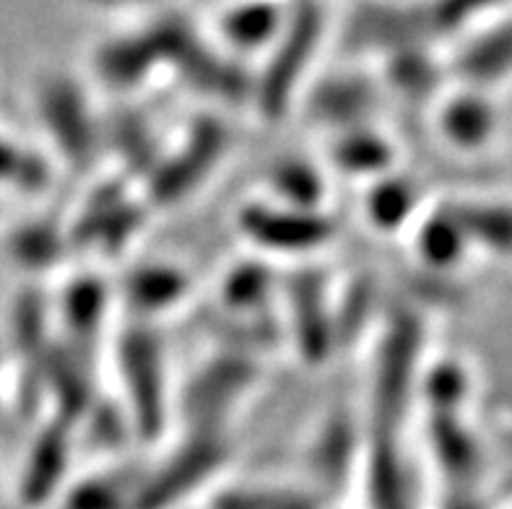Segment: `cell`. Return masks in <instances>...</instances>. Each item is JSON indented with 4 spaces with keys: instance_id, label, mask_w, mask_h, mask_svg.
<instances>
[{
    "instance_id": "cell-7",
    "label": "cell",
    "mask_w": 512,
    "mask_h": 509,
    "mask_svg": "<svg viewBox=\"0 0 512 509\" xmlns=\"http://www.w3.org/2000/svg\"><path fill=\"white\" fill-rule=\"evenodd\" d=\"M47 180L50 172L42 156L26 149L24 143L13 141L6 133H0V190L37 193L47 185Z\"/></svg>"
},
{
    "instance_id": "cell-8",
    "label": "cell",
    "mask_w": 512,
    "mask_h": 509,
    "mask_svg": "<svg viewBox=\"0 0 512 509\" xmlns=\"http://www.w3.org/2000/svg\"><path fill=\"white\" fill-rule=\"evenodd\" d=\"M372 107V89L357 78L331 81L323 91L315 94V115L331 123H359L362 115Z\"/></svg>"
},
{
    "instance_id": "cell-11",
    "label": "cell",
    "mask_w": 512,
    "mask_h": 509,
    "mask_svg": "<svg viewBox=\"0 0 512 509\" xmlns=\"http://www.w3.org/2000/svg\"><path fill=\"white\" fill-rule=\"evenodd\" d=\"M276 190L289 200L292 208L315 211V200L320 193V177L305 164H284L276 172Z\"/></svg>"
},
{
    "instance_id": "cell-2",
    "label": "cell",
    "mask_w": 512,
    "mask_h": 509,
    "mask_svg": "<svg viewBox=\"0 0 512 509\" xmlns=\"http://www.w3.org/2000/svg\"><path fill=\"white\" fill-rule=\"evenodd\" d=\"M320 6L310 3L305 8H299L297 16L289 19L284 34L276 42V55L271 60V71L268 78L260 86L258 97L263 104V115L279 117L286 107V99L294 94V84L299 81V68H305L310 63V55L318 47L320 37Z\"/></svg>"
},
{
    "instance_id": "cell-1",
    "label": "cell",
    "mask_w": 512,
    "mask_h": 509,
    "mask_svg": "<svg viewBox=\"0 0 512 509\" xmlns=\"http://www.w3.org/2000/svg\"><path fill=\"white\" fill-rule=\"evenodd\" d=\"M39 123L45 125L47 136L60 149V156L71 164H84L94 151V123L89 107L71 78H42L34 94Z\"/></svg>"
},
{
    "instance_id": "cell-6",
    "label": "cell",
    "mask_w": 512,
    "mask_h": 509,
    "mask_svg": "<svg viewBox=\"0 0 512 509\" xmlns=\"http://www.w3.org/2000/svg\"><path fill=\"white\" fill-rule=\"evenodd\" d=\"M65 465V442L58 434H45L34 447L21 473V502L42 504L60 489Z\"/></svg>"
},
{
    "instance_id": "cell-5",
    "label": "cell",
    "mask_w": 512,
    "mask_h": 509,
    "mask_svg": "<svg viewBox=\"0 0 512 509\" xmlns=\"http://www.w3.org/2000/svg\"><path fill=\"white\" fill-rule=\"evenodd\" d=\"M128 351V385L130 395L136 400L138 419L146 429H156L159 421V361H156V346L149 336H133Z\"/></svg>"
},
{
    "instance_id": "cell-9",
    "label": "cell",
    "mask_w": 512,
    "mask_h": 509,
    "mask_svg": "<svg viewBox=\"0 0 512 509\" xmlns=\"http://www.w3.org/2000/svg\"><path fill=\"white\" fill-rule=\"evenodd\" d=\"M333 159L346 172H377L390 162V146L375 133L351 130L336 143Z\"/></svg>"
},
{
    "instance_id": "cell-3",
    "label": "cell",
    "mask_w": 512,
    "mask_h": 509,
    "mask_svg": "<svg viewBox=\"0 0 512 509\" xmlns=\"http://www.w3.org/2000/svg\"><path fill=\"white\" fill-rule=\"evenodd\" d=\"M242 232L250 234L253 242L271 250H312L328 242L333 234L331 221L323 213L305 208H268L253 206L242 211Z\"/></svg>"
},
{
    "instance_id": "cell-13",
    "label": "cell",
    "mask_w": 512,
    "mask_h": 509,
    "mask_svg": "<svg viewBox=\"0 0 512 509\" xmlns=\"http://www.w3.org/2000/svg\"><path fill=\"white\" fill-rule=\"evenodd\" d=\"M180 291H182L180 276L156 271V273H146L141 281H136V286H133V297H136L141 304H167L172 302Z\"/></svg>"
},
{
    "instance_id": "cell-4",
    "label": "cell",
    "mask_w": 512,
    "mask_h": 509,
    "mask_svg": "<svg viewBox=\"0 0 512 509\" xmlns=\"http://www.w3.org/2000/svg\"><path fill=\"white\" fill-rule=\"evenodd\" d=\"M286 24H289V16L279 0H234L216 19L221 39L242 52L276 45Z\"/></svg>"
},
{
    "instance_id": "cell-10",
    "label": "cell",
    "mask_w": 512,
    "mask_h": 509,
    "mask_svg": "<svg viewBox=\"0 0 512 509\" xmlns=\"http://www.w3.org/2000/svg\"><path fill=\"white\" fill-rule=\"evenodd\" d=\"M214 509H315V502L299 491L237 489L219 494Z\"/></svg>"
},
{
    "instance_id": "cell-12",
    "label": "cell",
    "mask_w": 512,
    "mask_h": 509,
    "mask_svg": "<svg viewBox=\"0 0 512 509\" xmlns=\"http://www.w3.org/2000/svg\"><path fill=\"white\" fill-rule=\"evenodd\" d=\"M411 208V187L403 182L388 180L380 187H375L370 200L372 219L383 226H396L403 221V213Z\"/></svg>"
}]
</instances>
